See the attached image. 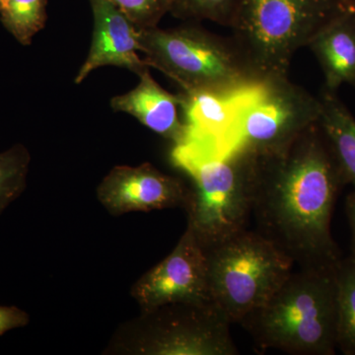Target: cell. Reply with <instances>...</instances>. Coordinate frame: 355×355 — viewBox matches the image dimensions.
Listing matches in <instances>:
<instances>
[{
    "instance_id": "6da1fadb",
    "label": "cell",
    "mask_w": 355,
    "mask_h": 355,
    "mask_svg": "<svg viewBox=\"0 0 355 355\" xmlns=\"http://www.w3.org/2000/svg\"><path fill=\"white\" fill-rule=\"evenodd\" d=\"M345 184L319 123L284 148L254 155L256 231L300 268L336 265L331 221Z\"/></svg>"
},
{
    "instance_id": "7a4b0ae2",
    "label": "cell",
    "mask_w": 355,
    "mask_h": 355,
    "mask_svg": "<svg viewBox=\"0 0 355 355\" xmlns=\"http://www.w3.org/2000/svg\"><path fill=\"white\" fill-rule=\"evenodd\" d=\"M336 266L300 268L292 272L270 300L243 320L240 324L259 349L298 355L335 354Z\"/></svg>"
},
{
    "instance_id": "3957f363",
    "label": "cell",
    "mask_w": 355,
    "mask_h": 355,
    "mask_svg": "<svg viewBox=\"0 0 355 355\" xmlns=\"http://www.w3.org/2000/svg\"><path fill=\"white\" fill-rule=\"evenodd\" d=\"M172 161L193 181L186 202L188 227L205 249L247 229L253 207V154L221 153L186 135L174 146Z\"/></svg>"
},
{
    "instance_id": "277c9868",
    "label": "cell",
    "mask_w": 355,
    "mask_h": 355,
    "mask_svg": "<svg viewBox=\"0 0 355 355\" xmlns=\"http://www.w3.org/2000/svg\"><path fill=\"white\" fill-rule=\"evenodd\" d=\"M139 44L146 64L174 80L183 92L244 96L263 83L234 40L197 24L140 29Z\"/></svg>"
},
{
    "instance_id": "5b68a950",
    "label": "cell",
    "mask_w": 355,
    "mask_h": 355,
    "mask_svg": "<svg viewBox=\"0 0 355 355\" xmlns=\"http://www.w3.org/2000/svg\"><path fill=\"white\" fill-rule=\"evenodd\" d=\"M340 6L331 0H240L231 38L261 83L287 77L295 53Z\"/></svg>"
},
{
    "instance_id": "8992f818",
    "label": "cell",
    "mask_w": 355,
    "mask_h": 355,
    "mask_svg": "<svg viewBox=\"0 0 355 355\" xmlns=\"http://www.w3.org/2000/svg\"><path fill=\"white\" fill-rule=\"evenodd\" d=\"M210 295L231 324L261 307L293 272L294 261L248 229L207 248Z\"/></svg>"
},
{
    "instance_id": "52a82bcc",
    "label": "cell",
    "mask_w": 355,
    "mask_h": 355,
    "mask_svg": "<svg viewBox=\"0 0 355 355\" xmlns=\"http://www.w3.org/2000/svg\"><path fill=\"white\" fill-rule=\"evenodd\" d=\"M321 101L287 77L270 79L243 98L228 151L275 153L319 123Z\"/></svg>"
},
{
    "instance_id": "ba28073f",
    "label": "cell",
    "mask_w": 355,
    "mask_h": 355,
    "mask_svg": "<svg viewBox=\"0 0 355 355\" xmlns=\"http://www.w3.org/2000/svg\"><path fill=\"white\" fill-rule=\"evenodd\" d=\"M132 295L147 314L177 303H214L205 248L187 228L171 254L135 284Z\"/></svg>"
},
{
    "instance_id": "9c48e42d",
    "label": "cell",
    "mask_w": 355,
    "mask_h": 355,
    "mask_svg": "<svg viewBox=\"0 0 355 355\" xmlns=\"http://www.w3.org/2000/svg\"><path fill=\"white\" fill-rule=\"evenodd\" d=\"M162 308V307H161ZM155 324L144 350L158 355H236L230 322L214 303H177Z\"/></svg>"
},
{
    "instance_id": "30bf717a",
    "label": "cell",
    "mask_w": 355,
    "mask_h": 355,
    "mask_svg": "<svg viewBox=\"0 0 355 355\" xmlns=\"http://www.w3.org/2000/svg\"><path fill=\"white\" fill-rule=\"evenodd\" d=\"M97 195L109 212L121 216L186 205L189 191L181 180L144 163L114 167L100 184Z\"/></svg>"
},
{
    "instance_id": "8fae6325",
    "label": "cell",
    "mask_w": 355,
    "mask_h": 355,
    "mask_svg": "<svg viewBox=\"0 0 355 355\" xmlns=\"http://www.w3.org/2000/svg\"><path fill=\"white\" fill-rule=\"evenodd\" d=\"M93 13V37L85 62L76 77L83 83L89 74L99 67H123L139 76L148 69L139 57V29L120 9L108 0H90Z\"/></svg>"
},
{
    "instance_id": "7c38bea8",
    "label": "cell",
    "mask_w": 355,
    "mask_h": 355,
    "mask_svg": "<svg viewBox=\"0 0 355 355\" xmlns=\"http://www.w3.org/2000/svg\"><path fill=\"white\" fill-rule=\"evenodd\" d=\"M307 46L323 71L324 89L336 92L342 85L355 88V18L349 6L338 7Z\"/></svg>"
},
{
    "instance_id": "4fadbf2b",
    "label": "cell",
    "mask_w": 355,
    "mask_h": 355,
    "mask_svg": "<svg viewBox=\"0 0 355 355\" xmlns=\"http://www.w3.org/2000/svg\"><path fill=\"white\" fill-rule=\"evenodd\" d=\"M137 87L111 100L114 111L132 114L139 123L174 146L183 141L187 135L184 121L179 118L181 95L166 91L156 83L149 69L139 74Z\"/></svg>"
},
{
    "instance_id": "5bb4252c",
    "label": "cell",
    "mask_w": 355,
    "mask_h": 355,
    "mask_svg": "<svg viewBox=\"0 0 355 355\" xmlns=\"http://www.w3.org/2000/svg\"><path fill=\"white\" fill-rule=\"evenodd\" d=\"M187 135L200 140L221 153L228 151L229 142L245 96H231L212 91L182 92Z\"/></svg>"
},
{
    "instance_id": "9a60e30c",
    "label": "cell",
    "mask_w": 355,
    "mask_h": 355,
    "mask_svg": "<svg viewBox=\"0 0 355 355\" xmlns=\"http://www.w3.org/2000/svg\"><path fill=\"white\" fill-rule=\"evenodd\" d=\"M319 125L328 140L345 184L355 191V118L336 92L324 89Z\"/></svg>"
},
{
    "instance_id": "2e32d148",
    "label": "cell",
    "mask_w": 355,
    "mask_h": 355,
    "mask_svg": "<svg viewBox=\"0 0 355 355\" xmlns=\"http://www.w3.org/2000/svg\"><path fill=\"white\" fill-rule=\"evenodd\" d=\"M338 349L343 354L355 355V257L338 261Z\"/></svg>"
},
{
    "instance_id": "e0dca14e",
    "label": "cell",
    "mask_w": 355,
    "mask_h": 355,
    "mask_svg": "<svg viewBox=\"0 0 355 355\" xmlns=\"http://www.w3.org/2000/svg\"><path fill=\"white\" fill-rule=\"evenodd\" d=\"M48 0H0V20L7 31L28 46L46 25Z\"/></svg>"
},
{
    "instance_id": "ac0fdd59",
    "label": "cell",
    "mask_w": 355,
    "mask_h": 355,
    "mask_svg": "<svg viewBox=\"0 0 355 355\" xmlns=\"http://www.w3.org/2000/svg\"><path fill=\"white\" fill-rule=\"evenodd\" d=\"M30 160L29 151L21 144L0 153V214L25 190Z\"/></svg>"
},
{
    "instance_id": "d6986e66",
    "label": "cell",
    "mask_w": 355,
    "mask_h": 355,
    "mask_svg": "<svg viewBox=\"0 0 355 355\" xmlns=\"http://www.w3.org/2000/svg\"><path fill=\"white\" fill-rule=\"evenodd\" d=\"M240 0H172L170 13L188 22L210 21L230 27Z\"/></svg>"
},
{
    "instance_id": "ffe728a7",
    "label": "cell",
    "mask_w": 355,
    "mask_h": 355,
    "mask_svg": "<svg viewBox=\"0 0 355 355\" xmlns=\"http://www.w3.org/2000/svg\"><path fill=\"white\" fill-rule=\"evenodd\" d=\"M132 21L139 29L158 26L170 13L172 0H108Z\"/></svg>"
},
{
    "instance_id": "44dd1931",
    "label": "cell",
    "mask_w": 355,
    "mask_h": 355,
    "mask_svg": "<svg viewBox=\"0 0 355 355\" xmlns=\"http://www.w3.org/2000/svg\"><path fill=\"white\" fill-rule=\"evenodd\" d=\"M29 315L14 306H0V336L29 323Z\"/></svg>"
},
{
    "instance_id": "7402d4cb",
    "label": "cell",
    "mask_w": 355,
    "mask_h": 355,
    "mask_svg": "<svg viewBox=\"0 0 355 355\" xmlns=\"http://www.w3.org/2000/svg\"><path fill=\"white\" fill-rule=\"evenodd\" d=\"M347 214L352 234V254L355 257V191L347 198Z\"/></svg>"
},
{
    "instance_id": "603a6c76",
    "label": "cell",
    "mask_w": 355,
    "mask_h": 355,
    "mask_svg": "<svg viewBox=\"0 0 355 355\" xmlns=\"http://www.w3.org/2000/svg\"><path fill=\"white\" fill-rule=\"evenodd\" d=\"M331 1L335 2L336 4H340V6H347L350 0H331Z\"/></svg>"
},
{
    "instance_id": "cb8c5ba5",
    "label": "cell",
    "mask_w": 355,
    "mask_h": 355,
    "mask_svg": "<svg viewBox=\"0 0 355 355\" xmlns=\"http://www.w3.org/2000/svg\"><path fill=\"white\" fill-rule=\"evenodd\" d=\"M347 6L349 7V9L352 10V12L354 14L355 18V0H350L349 3L347 4Z\"/></svg>"
}]
</instances>
